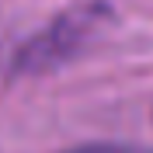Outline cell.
Masks as SVG:
<instances>
[{
  "mask_svg": "<svg viewBox=\"0 0 153 153\" xmlns=\"http://www.w3.org/2000/svg\"><path fill=\"white\" fill-rule=\"evenodd\" d=\"M105 21H108L105 4H76V7L63 10L59 18H52V25H45L38 35H31L18 49L10 76H42L59 70L101 31Z\"/></svg>",
  "mask_w": 153,
  "mask_h": 153,
  "instance_id": "obj_1",
  "label": "cell"
},
{
  "mask_svg": "<svg viewBox=\"0 0 153 153\" xmlns=\"http://www.w3.org/2000/svg\"><path fill=\"white\" fill-rule=\"evenodd\" d=\"M63 153H153V150L122 146V143H87V146H73V150H63Z\"/></svg>",
  "mask_w": 153,
  "mask_h": 153,
  "instance_id": "obj_2",
  "label": "cell"
}]
</instances>
